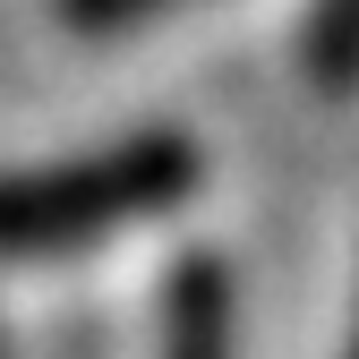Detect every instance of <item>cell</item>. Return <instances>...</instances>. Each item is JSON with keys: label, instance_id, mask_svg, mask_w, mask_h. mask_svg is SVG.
<instances>
[{"label": "cell", "instance_id": "1", "mask_svg": "<svg viewBox=\"0 0 359 359\" xmlns=\"http://www.w3.org/2000/svg\"><path fill=\"white\" fill-rule=\"evenodd\" d=\"M189 189H197V154L171 128L86 154V163L18 171V180H0V257H52V248L111 240L146 214H171Z\"/></svg>", "mask_w": 359, "mask_h": 359}, {"label": "cell", "instance_id": "3", "mask_svg": "<svg viewBox=\"0 0 359 359\" xmlns=\"http://www.w3.org/2000/svg\"><path fill=\"white\" fill-rule=\"evenodd\" d=\"M308 77L325 95H359V0H317V18H308Z\"/></svg>", "mask_w": 359, "mask_h": 359}, {"label": "cell", "instance_id": "5", "mask_svg": "<svg viewBox=\"0 0 359 359\" xmlns=\"http://www.w3.org/2000/svg\"><path fill=\"white\" fill-rule=\"evenodd\" d=\"M351 359H359V334H351Z\"/></svg>", "mask_w": 359, "mask_h": 359}, {"label": "cell", "instance_id": "6", "mask_svg": "<svg viewBox=\"0 0 359 359\" xmlns=\"http://www.w3.org/2000/svg\"><path fill=\"white\" fill-rule=\"evenodd\" d=\"M0 359H9V351H0Z\"/></svg>", "mask_w": 359, "mask_h": 359}, {"label": "cell", "instance_id": "4", "mask_svg": "<svg viewBox=\"0 0 359 359\" xmlns=\"http://www.w3.org/2000/svg\"><path fill=\"white\" fill-rule=\"evenodd\" d=\"M180 9V0H60V18L77 34H120V26H137V18H163Z\"/></svg>", "mask_w": 359, "mask_h": 359}, {"label": "cell", "instance_id": "2", "mask_svg": "<svg viewBox=\"0 0 359 359\" xmlns=\"http://www.w3.org/2000/svg\"><path fill=\"white\" fill-rule=\"evenodd\" d=\"M163 359H231V265L180 257L163 299Z\"/></svg>", "mask_w": 359, "mask_h": 359}]
</instances>
